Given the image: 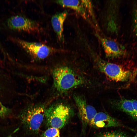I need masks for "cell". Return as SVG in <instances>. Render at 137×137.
<instances>
[{
  "mask_svg": "<svg viewBox=\"0 0 137 137\" xmlns=\"http://www.w3.org/2000/svg\"><path fill=\"white\" fill-rule=\"evenodd\" d=\"M53 76L55 87L61 92L67 91L84 82L81 76L67 66L56 68L53 71Z\"/></svg>",
  "mask_w": 137,
  "mask_h": 137,
  "instance_id": "1",
  "label": "cell"
},
{
  "mask_svg": "<svg viewBox=\"0 0 137 137\" xmlns=\"http://www.w3.org/2000/svg\"><path fill=\"white\" fill-rule=\"evenodd\" d=\"M73 114L72 109L63 104H58L45 110V116L50 127L60 129L67 123Z\"/></svg>",
  "mask_w": 137,
  "mask_h": 137,
  "instance_id": "2",
  "label": "cell"
},
{
  "mask_svg": "<svg viewBox=\"0 0 137 137\" xmlns=\"http://www.w3.org/2000/svg\"><path fill=\"white\" fill-rule=\"evenodd\" d=\"M92 55L98 69L110 79L115 82H122L130 78L132 73L130 71L118 64L105 61L94 54Z\"/></svg>",
  "mask_w": 137,
  "mask_h": 137,
  "instance_id": "3",
  "label": "cell"
},
{
  "mask_svg": "<svg viewBox=\"0 0 137 137\" xmlns=\"http://www.w3.org/2000/svg\"><path fill=\"white\" fill-rule=\"evenodd\" d=\"M117 2L108 1L106 2L101 15L102 27L108 35L114 36L118 30Z\"/></svg>",
  "mask_w": 137,
  "mask_h": 137,
  "instance_id": "4",
  "label": "cell"
},
{
  "mask_svg": "<svg viewBox=\"0 0 137 137\" xmlns=\"http://www.w3.org/2000/svg\"><path fill=\"white\" fill-rule=\"evenodd\" d=\"M42 106H36L25 110L20 114L23 123L30 130L37 132L39 130L45 116Z\"/></svg>",
  "mask_w": 137,
  "mask_h": 137,
  "instance_id": "5",
  "label": "cell"
},
{
  "mask_svg": "<svg viewBox=\"0 0 137 137\" xmlns=\"http://www.w3.org/2000/svg\"><path fill=\"white\" fill-rule=\"evenodd\" d=\"M74 98L78 109V115L82 124V132L84 134L87 126L97 113L96 109L88 104L83 96L78 95L74 96Z\"/></svg>",
  "mask_w": 137,
  "mask_h": 137,
  "instance_id": "6",
  "label": "cell"
},
{
  "mask_svg": "<svg viewBox=\"0 0 137 137\" xmlns=\"http://www.w3.org/2000/svg\"><path fill=\"white\" fill-rule=\"evenodd\" d=\"M21 47L33 58L39 59H44L57 50L43 44L30 42L20 39L16 40Z\"/></svg>",
  "mask_w": 137,
  "mask_h": 137,
  "instance_id": "7",
  "label": "cell"
},
{
  "mask_svg": "<svg viewBox=\"0 0 137 137\" xmlns=\"http://www.w3.org/2000/svg\"><path fill=\"white\" fill-rule=\"evenodd\" d=\"M7 23L9 28L14 30L30 32L39 29L38 25L35 21L20 15L10 17L7 20Z\"/></svg>",
  "mask_w": 137,
  "mask_h": 137,
  "instance_id": "8",
  "label": "cell"
},
{
  "mask_svg": "<svg viewBox=\"0 0 137 137\" xmlns=\"http://www.w3.org/2000/svg\"><path fill=\"white\" fill-rule=\"evenodd\" d=\"M95 35L99 41L107 58H116L124 54L125 52L122 47L116 41L97 33Z\"/></svg>",
  "mask_w": 137,
  "mask_h": 137,
  "instance_id": "9",
  "label": "cell"
},
{
  "mask_svg": "<svg viewBox=\"0 0 137 137\" xmlns=\"http://www.w3.org/2000/svg\"><path fill=\"white\" fill-rule=\"evenodd\" d=\"M90 125L96 128L123 126L116 118L106 113H97Z\"/></svg>",
  "mask_w": 137,
  "mask_h": 137,
  "instance_id": "10",
  "label": "cell"
},
{
  "mask_svg": "<svg viewBox=\"0 0 137 137\" xmlns=\"http://www.w3.org/2000/svg\"><path fill=\"white\" fill-rule=\"evenodd\" d=\"M56 3L63 7L71 8L75 11L83 19L91 24L86 8L83 0H58Z\"/></svg>",
  "mask_w": 137,
  "mask_h": 137,
  "instance_id": "11",
  "label": "cell"
},
{
  "mask_svg": "<svg viewBox=\"0 0 137 137\" xmlns=\"http://www.w3.org/2000/svg\"><path fill=\"white\" fill-rule=\"evenodd\" d=\"M68 15L66 10L56 14L51 19V23L53 29L57 37L61 41H64L63 25L64 21Z\"/></svg>",
  "mask_w": 137,
  "mask_h": 137,
  "instance_id": "12",
  "label": "cell"
},
{
  "mask_svg": "<svg viewBox=\"0 0 137 137\" xmlns=\"http://www.w3.org/2000/svg\"><path fill=\"white\" fill-rule=\"evenodd\" d=\"M111 104L116 109L124 112L136 120V117L134 110L131 100L121 99L113 101Z\"/></svg>",
  "mask_w": 137,
  "mask_h": 137,
  "instance_id": "13",
  "label": "cell"
},
{
  "mask_svg": "<svg viewBox=\"0 0 137 137\" xmlns=\"http://www.w3.org/2000/svg\"><path fill=\"white\" fill-rule=\"evenodd\" d=\"M96 137H130L126 133L120 131H115L100 133Z\"/></svg>",
  "mask_w": 137,
  "mask_h": 137,
  "instance_id": "14",
  "label": "cell"
},
{
  "mask_svg": "<svg viewBox=\"0 0 137 137\" xmlns=\"http://www.w3.org/2000/svg\"><path fill=\"white\" fill-rule=\"evenodd\" d=\"M59 129L50 127L44 133L42 137H60Z\"/></svg>",
  "mask_w": 137,
  "mask_h": 137,
  "instance_id": "15",
  "label": "cell"
},
{
  "mask_svg": "<svg viewBox=\"0 0 137 137\" xmlns=\"http://www.w3.org/2000/svg\"><path fill=\"white\" fill-rule=\"evenodd\" d=\"M10 110L4 106L0 100V116H6L10 114Z\"/></svg>",
  "mask_w": 137,
  "mask_h": 137,
  "instance_id": "16",
  "label": "cell"
},
{
  "mask_svg": "<svg viewBox=\"0 0 137 137\" xmlns=\"http://www.w3.org/2000/svg\"><path fill=\"white\" fill-rule=\"evenodd\" d=\"M133 108L135 112L137 120V100L133 99L132 100Z\"/></svg>",
  "mask_w": 137,
  "mask_h": 137,
  "instance_id": "17",
  "label": "cell"
},
{
  "mask_svg": "<svg viewBox=\"0 0 137 137\" xmlns=\"http://www.w3.org/2000/svg\"><path fill=\"white\" fill-rule=\"evenodd\" d=\"M134 26L135 32L137 35V10L135 12L134 15Z\"/></svg>",
  "mask_w": 137,
  "mask_h": 137,
  "instance_id": "18",
  "label": "cell"
},
{
  "mask_svg": "<svg viewBox=\"0 0 137 137\" xmlns=\"http://www.w3.org/2000/svg\"><path fill=\"white\" fill-rule=\"evenodd\" d=\"M137 75V68L133 71L131 74L130 79L131 80L134 79Z\"/></svg>",
  "mask_w": 137,
  "mask_h": 137,
  "instance_id": "19",
  "label": "cell"
},
{
  "mask_svg": "<svg viewBox=\"0 0 137 137\" xmlns=\"http://www.w3.org/2000/svg\"><path fill=\"white\" fill-rule=\"evenodd\" d=\"M133 137H137V133L136 134V135Z\"/></svg>",
  "mask_w": 137,
  "mask_h": 137,
  "instance_id": "20",
  "label": "cell"
},
{
  "mask_svg": "<svg viewBox=\"0 0 137 137\" xmlns=\"http://www.w3.org/2000/svg\"></svg>",
  "mask_w": 137,
  "mask_h": 137,
  "instance_id": "21",
  "label": "cell"
}]
</instances>
